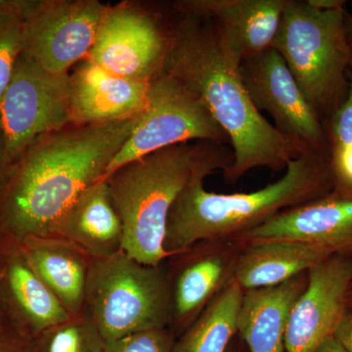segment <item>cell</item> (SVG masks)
Here are the masks:
<instances>
[{"mask_svg": "<svg viewBox=\"0 0 352 352\" xmlns=\"http://www.w3.org/2000/svg\"><path fill=\"white\" fill-rule=\"evenodd\" d=\"M138 117L69 124L34 141L0 175V247L52 236L88 187L103 179Z\"/></svg>", "mask_w": 352, "mask_h": 352, "instance_id": "cell-1", "label": "cell"}, {"mask_svg": "<svg viewBox=\"0 0 352 352\" xmlns=\"http://www.w3.org/2000/svg\"><path fill=\"white\" fill-rule=\"evenodd\" d=\"M170 29L162 72L199 97L228 138L233 161L223 171L236 183L250 170H286L298 149L263 117L245 89L237 61L212 21L191 14Z\"/></svg>", "mask_w": 352, "mask_h": 352, "instance_id": "cell-2", "label": "cell"}, {"mask_svg": "<svg viewBox=\"0 0 352 352\" xmlns=\"http://www.w3.org/2000/svg\"><path fill=\"white\" fill-rule=\"evenodd\" d=\"M199 176L175 201L164 249L170 258L203 242L235 238L273 217L327 195L333 189L330 153L307 150L289 162L276 182L250 193L221 194L205 188Z\"/></svg>", "mask_w": 352, "mask_h": 352, "instance_id": "cell-3", "label": "cell"}, {"mask_svg": "<svg viewBox=\"0 0 352 352\" xmlns=\"http://www.w3.org/2000/svg\"><path fill=\"white\" fill-rule=\"evenodd\" d=\"M232 161L226 144L197 141L153 153L105 178L122 221V251L145 265H162L170 258L164 242L178 197L195 178L224 171Z\"/></svg>", "mask_w": 352, "mask_h": 352, "instance_id": "cell-4", "label": "cell"}, {"mask_svg": "<svg viewBox=\"0 0 352 352\" xmlns=\"http://www.w3.org/2000/svg\"><path fill=\"white\" fill-rule=\"evenodd\" d=\"M344 14L346 8L319 10L307 0H286L272 46L325 129L349 92L352 53Z\"/></svg>", "mask_w": 352, "mask_h": 352, "instance_id": "cell-5", "label": "cell"}, {"mask_svg": "<svg viewBox=\"0 0 352 352\" xmlns=\"http://www.w3.org/2000/svg\"><path fill=\"white\" fill-rule=\"evenodd\" d=\"M85 310L105 342L168 328L171 323L170 278L162 265L138 263L120 251L92 258Z\"/></svg>", "mask_w": 352, "mask_h": 352, "instance_id": "cell-6", "label": "cell"}, {"mask_svg": "<svg viewBox=\"0 0 352 352\" xmlns=\"http://www.w3.org/2000/svg\"><path fill=\"white\" fill-rule=\"evenodd\" d=\"M192 141L226 144L228 138L197 95L161 72L150 82L144 111L109 164L103 179L124 164Z\"/></svg>", "mask_w": 352, "mask_h": 352, "instance_id": "cell-7", "label": "cell"}, {"mask_svg": "<svg viewBox=\"0 0 352 352\" xmlns=\"http://www.w3.org/2000/svg\"><path fill=\"white\" fill-rule=\"evenodd\" d=\"M69 74L50 73L24 53L18 58L0 100L2 170L34 141L71 124Z\"/></svg>", "mask_w": 352, "mask_h": 352, "instance_id": "cell-8", "label": "cell"}, {"mask_svg": "<svg viewBox=\"0 0 352 352\" xmlns=\"http://www.w3.org/2000/svg\"><path fill=\"white\" fill-rule=\"evenodd\" d=\"M108 6L97 0L34 1L25 21L24 53L57 75L87 59Z\"/></svg>", "mask_w": 352, "mask_h": 352, "instance_id": "cell-9", "label": "cell"}, {"mask_svg": "<svg viewBox=\"0 0 352 352\" xmlns=\"http://www.w3.org/2000/svg\"><path fill=\"white\" fill-rule=\"evenodd\" d=\"M240 73L252 103L280 133L302 152L330 153L325 126L274 48L243 62Z\"/></svg>", "mask_w": 352, "mask_h": 352, "instance_id": "cell-10", "label": "cell"}, {"mask_svg": "<svg viewBox=\"0 0 352 352\" xmlns=\"http://www.w3.org/2000/svg\"><path fill=\"white\" fill-rule=\"evenodd\" d=\"M170 29L134 4L109 6L87 58L115 75L151 82L163 69Z\"/></svg>", "mask_w": 352, "mask_h": 352, "instance_id": "cell-11", "label": "cell"}, {"mask_svg": "<svg viewBox=\"0 0 352 352\" xmlns=\"http://www.w3.org/2000/svg\"><path fill=\"white\" fill-rule=\"evenodd\" d=\"M351 280V256L335 254L308 271L307 289L289 314L285 351L315 352L333 335L346 310Z\"/></svg>", "mask_w": 352, "mask_h": 352, "instance_id": "cell-12", "label": "cell"}, {"mask_svg": "<svg viewBox=\"0 0 352 352\" xmlns=\"http://www.w3.org/2000/svg\"><path fill=\"white\" fill-rule=\"evenodd\" d=\"M234 239L300 241L352 258V194L333 189L321 198L279 212Z\"/></svg>", "mask_w": 352, "mask_h": 352, "instance_id": "cell-13", "label": "cell"}, {"mask_svg": "<svg viewBox=\"0 0 352 352\" xmlns=\"http://www.w3.org/2000/svg\"><path fill=\"white\" fill-rule=\"evenodd\" d=\"M286 0H182L180 14L212 21L240 65L272 47Z\"/></svg>", "mask_w": 352, "mask_h": 352, "instance_id": "cell-14", "label": "cell"}, {"mask_svg": "<svg viewBox=\"0 0 352 352\" xmlns=\"http://www.w3.org/2000/svg\"><path fill=\"white\" fill-rule=\"evenodd\" d=\"M0 295L9 327L30 340L76 316L41 281L21 245L0 247Z\"/></svg>", "mask_w": 352, "mask_h": 352, "instance_id": "cell-15", "label": "cell"}, {"mask_svg": "<svg viewBox=\"0 0 352 352\" xmlns=\"http://www.w3.org/2000/svg\"><path fill=\"white\" fill-rule=\"evenodd\" d=\"M149 85L83 60L69 74L71 124L88 126L138 117L147 104Z\"/></svg>", "mask_w": 352, "mask_h": 352, "instance_id": "cell-16", "label": "cell"}, {"mask_svg": "<svg viewBox=\"0 0 352 352\" xmlns=\"http://www.w3.org/2000/svg\"><path fill=\"white\" fill-rule=\"evenodd\" d=\"M236 258L232 279L244 291L283 284L332 256V252L300 241H245Z\"/></svg>", "mask_w": 352, "mask_h": 352, "instance_id": "cell-17", "label": "cell"}, {"mask_svg": "<svg viewBox=\"0 0 352 352\" xmlns=\"http://www.w3.org/2000/svg\"><path fill=\"white\" fill-rule=\"evenodd\" d=\"M20 245L32 270L69 314H82L94 258L57 236L30 237Z\"/></svg>", "mask_w": 352, "mask_h": 352, "instance_id": "cell-18", "label": "cell"}, {"mask_svg": "<svg viewBox=\"0 0 352 352\" xmlns=\"http://www.w3.org/2000/svg\"><path fill=\"white\" fill-rule=\"evenodd\" d=\"M307 283L305 272L278 286L244 291L237 333L250 352H284L289 314Z\"/></svg>", "mask_w": 352, "mask_h": 352, "instance_id": "cell-19", "label": "cell"}, {"mask_svg": "<svg viewBox=\"0 0 352 352\" xmlns=\"http://www.w3.org/2000/svg\"><path fill=\"white\" fill-rule=\"evenodd\" d=\"M52 236L74 243L92 258H105L122 251V221L111 201L106 179L82 192L58 222Z\"/></svg>", "mask_w": 352, "mask_h": 352, "instance_id": "cell-20", "label": "cell"}, {"mask_svg": "<svg viewBox=\"0 0 352 352\" xmlns=\"http://www.w3.org/2000/svg\"><path fill=\"white\" fill-rule=\"evenodd\" d=\"M182 256L171 292V324L186 329L219 291L227 272V256L219 252H199L192 247Z\"/></svg>", "mask_w": 352, "mask_h": 352, "instance_id": "cell-21", "label": "cell"}, {"mask_svg": "<svg viewBox=\"0 0 352 352\" xmlns=\"http://www.w3.org/2000/svg\"><path fill=\"white\" fill-rule=\"evenodd\" d=\"M244 289L231 278L173 344V352H226L237 333Z\"/></svg>", "mask_w": 352, "mask_h": 352, "instance_id": "cell-22", "label": "cell"}, {"mask_svg": "<svg viewBox=\"0 0 352 352\" xmlns=\"http://www.w3.org/2000/svg\"><path fill=\"white\" fill-rule=\"evenodd\" d=\"M32 342L36 352H104L106 344L85 310L47 329Z\"/></svg>", "mask_w": 352, "mask_h": 352, "instance_id": "cell-23", "label": "cell"}, {"mask_svg": "<svg viewBox=\"0 0 352 352\" xmlns=\"http://www.w3.org/2000/svg\"><path fill=\"white\" fill-rule=\"evenodd\" d=\"M34 2L0 0V100L24 51L25 21Z\"/></svg>", "mask_w": 352, "mask_h": 352, "instance_id": "cell-24", "label": "cell"}, {"mask_svg": "<svg viewBox=\"0 0 352 352\" xmlns=\"http://www.w3.org/2000/svg\"><path fill=\"white\" fill-rule=\"evenodd\" d=\"M173 333L168 328L153 329L106 342L104 352H173Z\"/></svg>", "mask_w": 352, "mask_h": 352, "instance_id": "cell-25", "label": "cell"}, {"mask_svg": "<svg viewBox=\"0 0 352 352\" xmlns=\"http://www.w3.org/2000/svg\"><path fill=\"white\" fill-rule=\"evenodd\" d=\"M349 92L346 100L333 113L326 124L329 150L340 149L352 144V72L349 71Z\"/></svg>", "mask_w": 352, "mask_h": 352, "instance_id": "cell-26", "label": "cell"}, {"mask_svg": "<svg viewBox=\"0 0 352 352\" xmlns=\"http://www.w3.org/2000/svg\"><path fill=\"white\" fill-rule=\"evenodd\" d=\"M333 190L352 194V144L330 152Z\"/></svg>", "mask_w": 352, "mask_h": 352, "instance_id": "cell-27", "label": "cell"}, {"mask_svg": "<svg viewBox=\"0 0 352 352\" xmlns=\"http://www.w3.org/2000/svg\"><path fill=\"white\" fill-rule=\"evenodd\" d=\"M0 352H36L32 340L25 339L10 327L0 331Z\"/></svg>", "mask_w": 352, "mask_h": 352, "instance_id": "cell-28", "label": "cell"}, {"mask_svg": "<svg viewBox=\"0 0 352 352\" xmlns=\"http://www.w3.org/2000/svg\"><path fill=\"white\" fill-rule=\"evenodd\" d=\"M346 352H352V309L346 307L333 333Z\"/></svg>", "mask_w": 352, "mask_h": 352, "instance_id": "cell-29", "label": "cell"}, {"mask_svg": "<svg viewBox=\"0 0 352 352\" xmlns=\"http://www.w3.org/2000/svg\"><path fill=\"white\" fill-rule=\"evenodd\" d=\"M310 6L319 10H337L344 9L346 7V1L344 0H307Z\"/></svg>", "mask_w": 352, "mask_h": 352, "instance_id": "cell-30", "label": "cell"}, {"mask_svg": "<svg viewBox=\"0 0 352 352\" xmlns=\"http://www.w3.org/2000/svg\"><path fill=\"white\" fill-rule=\"evenodd\" d=\"M315 352H346L333 335L329 336L319 344Z\"/></svg>", "mask_w": 352, "mask_h": 352, "instance_id": "cell-31", "label": "cell"}, {"mask_svg": "<svg viewBox=\"0 0 352 352\" xmlns=\"http://www.w3.org/2000/svg\"><path fill=\"white\" fill-rule=\"evenodd\" d=\"M344 24H346V32L347 41L352 53V14L346 10L344 14Z\"/></svg>", "mask_w": 352, "mask_h": 352, "instance_id": "cell-32", "label": "cell"}, {"mask_svg": "<svg viewBox=\"0 0 352 352\" xmlns=\"http://www.w3.org/2000/svg\"><path fill=\"white\" fill-rule=\"evenodd\" d=\"M9 327L7 322L6 312H4L3 303H2L1 295H0V331Z\"/></svg>", "mask_w": 352, "mask_h": 352, "instance_id": "cell-33", "label": "cell"}, {"mask_svg": "<svg viewBox=\"0 0 352 352\" xmlns=\"http://www.w3.org/2000/svg\"><path fill=\"white\" fill-rule=\"evenodd\" d=\"M346 307L351 308L352 309V280L351 284H349V291H347Z\"/></svg>", "mask_w": 352, "mask_h": 352, "instance_id": "cell-34", "label": "cell"}, {"mask_svg": "<svg viewBox=\"0 0 352 352\" xmlns=\"http://www.w3.org/2000/svg\"><path fill=\"white\" fill-rule=\"evenodd\" d=\"M0 170H2V157H1V132H0Z\"/></svg>", "mask_w": 352, "mask_h": 352, "instance_id": "cell-35", "label": "cell"}, {"mask_svg": "<svg viewBox=\"0 0 352 352\" xmlns=\"http://www.w3.org/2000/svg\"><path fill=\"white\" fill-rule=\"evenodd\" d=\"M349 69L352 72V61L351 62V66H349Z\"/></svg>", "mask_w": 352, "mask_h": 352, "instance_id": "cell-36", "label": "cell"}]
</instances>
